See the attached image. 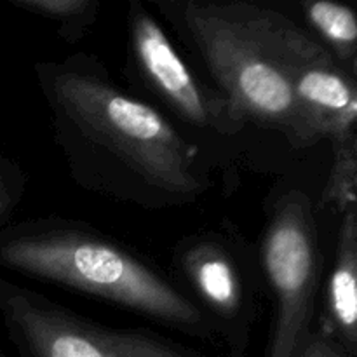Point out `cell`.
<instances>
[{"label":"cell","instance_id":"3","mask_svg":"<svg viewBox=\"0 0 357 357\" xmlns=\"http://www.w3.org/2000/svg\"><path fill=\"white\" fill-rule=\"evenodd\" d=\"M0 267L94 296L220 349L213 326L173 272L84 222L38 216L6 227Z\"/></svg>","mask_w":357,"mask_h":357},{"label":"cell","instance_id":"1","mask_svg":"<svg viewBox=\"0 0 357 357\" xmlns=\"http://www.w3.org/2000/svg\"><path fill=\"white\" fill-rule=\"evenodd\" d=\"M54 145L77 187L149 211L192 206L216 188L204 155L89 52L33 68Z\"/></svg>","mask_w":357,"mask_h":357},{"label":"cell","instance_id":"13","mask_svg":"<svg viewBox=\"0 0 357 357\" xmlns=\"http://www.w3.org/2000/svg\"><path fill=\"white\" fill-rule=\"evenodd\" d=\"M300 357H352L342 347L340 344L333 340V338L326 337L324 333H321L319 330L314 328L312 333L307 338L305 345H303V351Z\"/></svg>","mask_w":357,"mask_h":357},{"label":"cell","instance_id":"5","mask_svg":"<svg viewBox=\"0 0 357 357\" xmlns=\"http://www.w3.org/2000/svg\"><path fill=\"white\" fill-rule=\"evenodd\" d=\"M257 248L271 300L267 357H300L316 324L324 275L317 208L303 188L271 197Z\"/></svg>","mask_w":357,"mask_h":357},{"label":"cell","instance_id":"11","mask_svg":"<svg viewBox=\"0 0 357 357\" xmlns=\"http://www.w3.org/2000/svg\"><path fill=\"white\" fill-rule=\"evenodd\" d=\"M9 3L54 24L56 35L70 45L87 37L101 9L98 0H9Z\"/></svg>","mask_w":357,"mask_h":357},{"label":"cell","instance_id":"9","mask_svg":"<svg viewBox=\"0 0 357 357\" xmlns=\"http://www.w3.org/2000/svg\"><path fill=\"white\" fill-rule=\"evenodd\" d=\"M314 328L357 356V208L340 215L333 257L321 281Z\"/></svg>","mask_w":357,"mask_h":357},{"label":"cell","instance_id":"7","mask_svg":"<svg viewBox=\"0 0 357 357\" xmlns=\"http://www.w3.org/2000/svg\"><path fill=\"white\" fill-rule=\"evenodd\" d=\"M0 319L24 357H208L146 328L105 326L10 281H0Z\"/></svg>","mask_w":357,"mask_h":357},{"label":"cell","instance_id":"10","mask_svg":"<svg viewBox=\"0 0 357 357\" xmlns=\"http://www.w3.org/2000/svg\"><path fill=\"white\" fill-rule=\"evenodd\" d=\"M309 33L324 51L351 75L357 77V16L356 10L333 0L300 3Z\"/></svg>","mask_w":357,"mask_h":357},{"label":"cell","instance_id":"4","mask_svg":"<svg viewBox=\"0 0 357 357\" xmlns=\"http://www.w3.org/2000/svg\"><path fill=\"white\" fill-rule=\"evenodd\" d=\"M124 75L129 93L162 114L234 190L251 155L253 129L202 79L162 21L139 0L128 2L126 10Z\"/></svg>","mask_w":357,"mask_h":357},{"label":"cell","instance_id":"8","mask_svg":"<svg viewBox=\"0 0 357 357\" xmlns=\"http://www.w3.org/2000/svg\"><path fill=\"white\" fill-rule=\"evenodd\" d=\"M291 89L319 142H330L331 167H357V77L309 35L293 59Z\"/></svg>","mask_w":357,"mask_h":357},{"label":"cell","instance_id":"2","mask_svg":"<svg viewBox=\"0 0 357 357\" xmlns=\"http://www.w3.org/2000/svg\"><path fill=\"white\" fill-rule=\"evenodd\" d=\"M149 7L190 65L251 129L278 136L293 152L319 145L296 105L289 77L310 35L305 26L255 2L155 0Z\"/></svg>","mask_w":357,"mask_h":357},{"label":"cell","instance_id":"12","mask_svg":"<svg viewBox=\"0 0 357 357\" xmlns=\"http://www.w3.org/2000/svg\"><path fill=\"white\" fill-rule=\"evenodd\" d=\"M26 187V171L0 149V232L10 225V218L23 202Z\"/></svg>","mask_w":357,"mask_h":357},{"label":"cell","instance_id":"6","mask_svg":"<svg viewBox=\"0 0 357 357\" xmlns=\"http://www.w3.org/2000/svg\"><path fill=\"white\" fill-rule=\"evenodd\" d=\"M171 272L209 321L223 356L248 357L265 293L257 244L225 220L185 236Z\"/></svg>","mask_w":357,"mask_h":357},{"label":"cell","instance_id":"14","mask_svg":"<svg viewBox=\"0 0 357 357\" xmlns=\"http://www.w3.org/2000/svg\"><path fill=\"white\" fill-rule=\"evenodd\" d=\"M0 357H2V354H0Z\"/></svg>","mask_w":357,"mask_h":357}]
</instances>
